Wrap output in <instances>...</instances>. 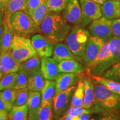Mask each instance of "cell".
<instances>
[{
	"mask_svg": "<svg viewBox=\"0 0 120 120\" xmlns=\"http://www.w3.org/2000/svg\"><path fill=\"white\" fill-rule=\"evenodd\" d=\"M71 27L59 12H49L39 26L40 34L53 45L65 40Z\"/></svg>",
	"mask_w": 120,
	"mask_h": 120,
	"instance_id": "cell-1",
	"label": "cell"
},
{
	"mask_svg": "<svg viewBox=\"0 0 120 120\" xmlns=\"http://www.w3.org/2000/svg\"><path fill=\"white\" fill-rule=\"evenodd\" d=\"M92 82L94 100L91 109L93 113H107L120 109V94L112 92L103 84L93 81Z\"/></svg>",
	"mask_w": 120,
	"mask_h": 120,
	"instance_id": "cell-2",
	"label": "cell"
},
{
	"mask_svg": "<svg viewBox=\"0 0 120 120\" xmlns=\"http://www.w3.org/2000/svg\"><path fill=\"white\" fill-rule=\"evenodd\" d=\"M10 26L15 34L27 37L39 32V27L23 11L15 12L10 19Z\"/></svg>",
	"mask_w": 120,
	"mask_h": 120,
	"instance_id": "cell-3",
	"label": "cell"
},
{
	"mask_svg": "<svg viewBox=\"0 0 120 120\" xmlns=\"http://www.w3.org/2000/svg\"><path fill=\"white\" fill-rule=\"evenodd\" d=\"M90 37V34L88 30L80 25H76L71 28L64 40L73 55L79 59H81Z\"/></svg>",
	"mask_w": 120,
	"mask_h": 120,
	"instance_id": "cell-4",
	"label": "cell"
},
{
	"mask_svg": "<svg viewBox=\"0 0 120 120\" xmlns=\"http://www.w3.org/2000/svg\"><path fill=\"white\" fill-rule=\"evenodd\" d=\"M8 52L19 64L37 55L30 39L16 34L13 37Z\"/></svg>",
	"mask_w": 120,
	"mask_h": 120,
	"instance_id": "cell-5",
	"label": "cell"
},
{
	"mask_svg": "<svg viewBox=\"0 0 120 120\" xmlns=\"http://www.w3.org/2000/svg\"><path fill=\"white\" fill-rule=\"evenodd\" d=\"M107 41L110 46L109 55L102 64L91 73L89 72L91 74L101 76L105 71L120 61V37L112 36Z\"/></svg>",
	"mask_w": 120,
	"mask_h": 120,
	"instance_id": "cell-6",
	"label": "cell"
},
{
	"mask_svg": "<svg viewBox=\"0 0 120 120\" xmlns=\"http://www.w3.org/2000/svg\"><path fill=\"white\" fill-rule=\"evenodd\" d=\"M76 87V86H72L54 96L52 101V109L53 117L56 120H60L62 117L68 109Z\"/></svg>",
	"mask_w": 120,
	"mask_h": 120,
	"instance_id": "cell-7",
	"label": "cell"
},
{
	"mask_svg": "<svg viewBox=\"0 0 120 120\" xmlns=\"http://www.w3.org/2000/svg\"><path fill=\"white\" fill-rule=\"evenodd\" d=\"M82 11V22L80 26L85 28L91 22L102 16L101 5L91 0H79Z\"/></svg>",
	"mask_w": 120,
	"mask_h": 120,
	"instance_id": "cell-8",
	"label": "cell"
},
{
	"mask_svg": "<svg viewBox=\"0 0 120 120\" xmlns=\"http://www.w3.org/2000/svg\"><path fill=\"white\" fill-rule=\"evenodd\" d=\"M112 20L102 16L89 25L88 30L90 36L98 37L106 41L112 37Z\"/></svg>",
	"mask_w": 120,
	"mask_h": 120,
	"instance_id": "cell-9",
	"label": "cell"
},
{
	"mask_svg": "<svg viewBox=\"0 0 120 120\" xmlns=\"http://www.w3.org/2000/svg\"><path fill=\"white\" fill-rule=\"evenodd\" d=\"M106 41L100 37L90 36L81 58L86 69L94 61Z\"/></svg>",
	"mask_w": 120,
	"mask_h": 120,
	"instance_id": "cell-10",
	"label": "cell"
},
{
	"mask_svg": "<svg viewBox=\"0 0 120 120\" xmlns=\"http://www.w3.org/2000/svg\"><path fill=\"white\" fill-rule=\"evenodd\" d=\"M63 17L68 23L76 26L82 22L81 8L79 0H68L63 12Z\"/></svg>",
	"mask_w": 120,
	"mask_h": 120,
	"instance_id": "cell-11",
	"label": "cell"
},
{
	"mask_svg": "<svg viewBox=\"0 0 120 120\" xmlns=\"http://www.w3.org/2000/svg\"><path fill=\"white\" fill-rule=\"evenodd\" d=\"M31 43L40 57L52 56L54 45L41 34H34L31 39Z\"/></svg>",
	"mask_w": 120,
	"mask_h": 120,
	"instance_id": "cell-12",
	"label": "cell"
},
{
	"mask_svg": "<svg viewBox=\"0 0 120 120\" xmlns=\"http://www.w3.org/2000/svg\"><path fill=\"white\" fill-rule=\"evenodd\" d=\"M81 75H76L69 73H60L58 75L56 81V90L55 94L68 89L72 86L77 84Z\"/></svg>",
	"mask_w": 120,
	"mask_h": 120,
	"instance_id": "cell-13",
	"label": "cell"
},
{
	"mask_svg": "<svg viewBox=\"0 0 120 120\" xmlns=\"http://www.w3.org/2000/svg\"><path fill=\"white\" fill-rule=\"evenodd\" d=\"M40 69L45 79L48 80H55L60 73L58 63L51 57L41 58Z\"/></svg>",
	"mask_w": 120,
	"mask_h": 120,
	"instance_id": "cell-14",
	"label": "cell"
},
{
	"mask_svg": "<svg viewBox=\"0 0 120 120\" xmlns=\"http://www.w3.org/2000/svg\"><path fill=\"white\" fill-rule=\"evenodd\" d=\"M27 0H8L5 6L2 10L4 21L10 26L11 16L16 12L23 11L26 6Z\"/></svg>",
	"mask_w": 120,
	"mask_h": 120,
	"instance_id": "cell-15",
	"label": "cell"
},
{
	"mask_svg": "<svg viewBox=\"0 0 120 120\" xmlns=\"http://www.w3.org/2000/svg\"><path fill=\"white\" fill-rule=\"evenodd\" d=\"M41 103V92L30 91L29 97L26 103L28 109V120H37Z\"/></svg>",
	"mask_w": 120,
	"mask_h": 120,
	"instance_id": "cell-16",
	"label": "cell"
},
{
	"mask_svg": "<svg viewBox=\"0 0 120 120\" xmlns=\"http://www.w3.org/2000/svg\"><path fill=\"white\" fill-rule=\"evenodd\" d=\"M84 83V97L82 107L90 109L92 108L94 100V86L91 77L86 73L82 76Z\"/></svg>",
	"mask_w": 120,
	"mask_h": 120,
	"instance_id": "cell-17",
	"label": "cell"
},
{
	"mask_svg": "<svg viewBox=\"0 0 120 120\" xmlns=\"http://www.w3.org/2000/svg\"><path fill=\"white\" fill-rule=\"evenodd\" d=\"M52 58L57 63L66 60H79L77 57L73 55L68 46L62 42H58L54 45Z\"/></svg>",
	"mask_w": 120,
	"mask_h": 120,
	"instance_id": "cell-18",
	"label": "cell"
},
{
	"mask_svg": "<svg viewBox=\"0 0 120 120\" xmlns=\"http://www.w3.org/2000/svg\"><path fill=\"white\" fill-rule=\"evenodd\" d=\"M60 73H69L81 75L85 72L83 66L77 60H66L58 63Z\"/></svg>",
	"mask_w": 120,
	"mask_h": 120,
	"instance_id": "cell-19",
	"label": "cell"
},
{
	"mask_svg": "<svg viewBox=\"0 0 120 120\" xmlns=\"http://www.w3.org/2000/svg\"><path fill=\"white\" fill-rule=\"evenodd\" d=\"M102 16L108 19L120 18V1L107 0L101 5Z\"/></svg>",
	"mask_w": 120,
	"mask_h": 120,
	"instance_id": "cell-20",
	"label": "cell"
},
{
	"mask_svg": "<svg viewBox=\"0 0 120 120\" xmlns=\"http://www.w3.org/2000/svg\"><path fill=\"white\" fill-rule=\"evenodd\" d=\"M45 82V79L40 70L28 76L27 88L30 91L41 92Z\"/></svg>",
	"mask_w": 120,
	"mask_h": 120,
	"instance_id": "cell-21",
	"label": "cell"
},
{
	"mask_svg": "<svg viewBox=\"0 0 120 120\" xmlns=\"http://www.w3.org/2000/svg\"><path fill=\"white\" fill-rule=\"evenodd\" d=\"M41 60L38 55L32 57L26 61L21 63L19 70L25 71L28 76L41 70Z\"/></svg>",
	"mask_w": 120,
	"mask_h": 120,
	"instance_id": "cell-22",
	"label": "cell"
},
{
	"mask_svg": "<svg viewBox=\"0 0 120 120\" xmlns=\"http://www.w3.org/2000/svg\"><path fill=\"white\" fill-rule=\"evenodd\" d=\"M3 23H4V32H3L1 41L0 42V53L8 51L15 36V34L12 28L4 21H3Z\"/></svg>",
	"mask_w": 120,
	"mask_h": 120,
	"instance_id": "cell-23",
	"label": "cell"
},
{
	"mask_svg": "<svg viewBox=\"0 0 120 120\" xmlns=\"http://www.w3.org/2000/svg\"><path fill=\"white\" fill-rule=\"evenodd\" d=\"M56 81L55 80L45 79V85L42 90L41 103L47 102L52 103V101L55 94Z\"/></svg>",
	"mask_w": 120,
	"mask_h": 120,
	"instance_id": "cell-24",
	"label": "cell"
},
{
	"mask_svg": "<svg viewBox=\"0 0 120 120\" xmlns=\"http://www.w3.org/2000/svg\"><path fill=\"white\" fill-rule=\"evenodd\" d=\"M85 72H86V73H87L91 77V79L93 81L103 84V85H105L106 87H107L112 92L120 95V82L115 81L109 79H106V78L103 77L101 76H96V75H92L86 71H85Z\"/></svg>",
	"mask_w": 120,
	"mask_h": 120,
	"instance_id": "cell-25",
	"label": "cell"
},
{
	"mask_svg": "<svg viewBox=\"0 0 120 120\" xmlns=\"http://www.w3.org/2000/svg\"><path fill=\"white\" fill-rule=\"evenodd\" d=\"M28 109L27 104L13 106L8 112V120H28Z\"/></svg>",
	"mask_w": 120,
	"mask_h": 120,
	"instance_id": "cell-26",
	"label": "cell"
},
{
	"mask_svg": "<svg viewBox=\"0 0 120 120\" xmlns=\"http://www.w3.org/2000/svg\"><path fill=\"white\" fill-rule=\"evenodd\" d=\"M84 88L83 81L82 79H79L73 93L70 106L82 107L84 97Z\"/></svg>",
	"mask_w": 120,
	"mask_h": 120,
	"instance_id": "cell-27",
	"label": "cell"
},
{
	"mask_svg": "<svg viewBox=\"0 0 120 120\" xmlns=\"http://www.w3.org/2000/svg\"><path fill=\"white\" fill-rule=\"evenodd\" d=\"M49 11L46 5V1L42 3L33 12L31 17L38 27L46 15L49 13Z\"/></svg>",
	"mask_w": 120,
	"mask_h": 120,
	"instance_id": "cell-28",
	"label": "cell"
},
{
	"mask_svg": "<svg viewBox=\"0 0 120 120\" xmlns=\"http://www.w3.org/2000/svg\"><path fill=\"white\" fill-rule=\"evenodd\" d=\"M53 117L52 103L47 102L41 103L37 120H52Z\"/></svg>",
	"mask_w": 120,
	"mask_h": 120,
	"instance_id": "cell-29",
	"label": "cell"
},
{
	"mask_svg": "<svg viewBox=\"0 0 120 120\" xmlns=\"http://www.w3.org/2000/svg\"><path fill=\"white\" fill-rule=\"evenodd\" d=\"M12 58L8 51L0 53V72L2 75L10 73Z\"/></svg>",
	"mask_w": 120,
	"mask_h": 120,
	"instance_id": "cell-30",
	"label": "cell"
},
{
	"mask_svg": "<svg viewBox=\"0 0 120 120\" xmlns=\"http://www.w3.org/2000/svg\"><path fill=\"white\" fill-rule=\"evenodd\" d=\"M68 0H46L49 12H60L64 11Z\"/></svg>",
	"mask_w": 120,
	"mask_h": 120,
	"instance_id": "cell-31",
	"label": "cell"
},
{
	"mask_svg": "<svg viewBox=\"0 0 120 120\" xmlns=\"http://www.w3.org/2000/svg\"><path fill=\"white\" fill-rule=\"evenodd\" d=\"M101 76L120 83V61L105 71Z\"/></svg>",
	"mask_w": 120,
	"mask_h": 120,
	"instance_id": "cell-32",
	"label": "cell"
},
{
	"mask_svg": "<svg viewBox=\"0 0 120 120\" xmlns=\"http://www.w3.org/2000/svg\"><path fill=\"white\" fill-rule=\"evenodd\" d=\"M17 72H12L3 75L0 79V91L7 88H13Z\"/></svg>",
	"mask_w": 120,
	"mask_h": 120,
	"instance_id": "cell-33",
	"label": "cell"
},
{
	"mask_svg": "<svg viewBox=\"0 0 120 120\" xmlns=\"http://www.w3.org/2000/svg\"><path fill=\"white\" fill-rule=\"evenodd\" d=\"M30 91L27 87L16 90V98L13 106H21L26 104L29 97Z\"/></svg>",
	"mask_w": 120,
	"mask_h": 120,
	"instance_id": "cell-34",
	"label": "cell"
},
{
	"mask_svg": "<svg viewBox=\"0 0 120 120\" xmlns=\"http://www.w3.org/2000/svg\"><path fill=\"white\" fill-rule=\"evenodd\" d=\"M16 93V90L14 88H7L0 91V95L3 100L11 109L14 105Z\"/></svg>",
	"mask_w": 120,
	"mask_h": 120,
	"instance_id": "cell-35",
	"label": "cell"
},
{
	"mask_svg": "<svg viewBox=\"0 0 120 120\" xmlns=\"http://www.w3.org/2000/svg\"><path fill=\"white\" fill-rule=\"evenodd\" d=\"M28 75L25 71L19 70L15 79V83L13 88L16 90L22 89L27 86Z\"/></svg>",
	"mask_w": 120,
	"mask_h": 120,
	"instance_id": "cell-36",
	"label": "cell"
},
{
	"mask_svg": "<svg viewBox=\"0 0 120 120\" xmlns=\"http://www.w3.org/2000/svg\"><path fill=\"white\" fill-rule=\"evenodd\" d=\"M92 113H94L91 109H85L82 107H71V106H70L64 115H68V116L73 117L74 116H80L83 114L90 115V114Z\"/></svg>",
	"mask_w": 120,
	"mask_h": 120,
	"instance_id": "cell-37",
	"label": "cell"
},
{
	"mask_svg": "<svg viewBox=\"0 0 120 120\" xmlns=\"http://www.w3.org/2000/svg\"><path fill=\"white\" fill-rule=\"evenodd\" d=\"M45 1H46V0H27L23 11L31 16L34 10Z\"/></svg>",
	"mask_w": 120,
	"mask_h": 120,
	"instance_id": "cell-38",
	"label": "cell"
},
{
	"mask_svg": "<svg viewBox=\"0 0 120 120\" xmlns=\"http://www.w3.org/2000/svg\"><path fill=\"white\" fill-rule=\"evenodd\" d=\"M112 36L120 37V18L112 20Z\"/></svg>",
	"mask_w": 120,
	"mask_h": 120,
	"instance_id": "cell-39",
	"label": "cell"
},
{
	"mask_svg": "<svg viewBox=\"0 0 120 120\" xmlns=\"http://www.w3.org/2000/svg\"><path fill=\"white\" fill-rule=\"evenodd\" d=\"M99 120H120V116L116 114L107 112V113L103 115Z\"/></svg>",
	"mask_w": 120,
	"mask_h": 120,
	"instance_id": "cell-40",
	"label": "cell"
},
{
	"mask_svg": "<svg viewBox=\"0 0 120 120\" xmlns=\"http://www.w3.org/2000/svg\"><path fill=\"white\" fill-rule=\"evenodd\" d=\"M11 109V108L4 102L2 97L0 95V111L9 112Z\"/></svg>",
	"mask_w": 120,
	"mask_h": 120,
	"instance_id": "cell-41",
	"label": "cell"
},
{
	"mask_svg": "<svg viewBox=\"0 0 120 120\" xmlns=\"http://www.w3.org/2000/svg\"><path fill=\"white\" fill-rule=\"evenodd\" d=\"M4 19H1L0 20V42L1 41V39H2L3 32H4Z\"/></svg>",
	"mask_w": 120,
	"mask_h": 120,
	"instance_id": "cell-42",
	"label": "cell"
},
{
	"mask_svg": "<svg viewBox=\"0 0 120 120\" xmlns=\"http://www.w3.org/2000/svg\"><path fill=\"white\" fill-rule=\"evenodd\" d=\"M80 120H90V115L88 114H83L79 116Z\"/></svg>",
	"mask_w": 120,
	"mask_h": 120,
	"instance_id": "cell-43",
	"label": "cell"
},
{
	"mask_svg": "<svg viewBox=\"0 0 120 120\" xmlns=\"http://www.w3.org/2000/svg\"><path fill=\"white\" fill-rule=\"evenodd\" d=\"M8 0H0V10H2Z\"/></svg>",
	"mask_w": 120,
	"mask_h": 120,
	"instance_id": "cell-44",
	"label": "cell"
},
{
	"mask_svg": "<svg viewBox=\"0 0 120 120\" xmlns=\"http://www.w3.org/2000/svg\"><path fill=\"white\" fill-rule=\"evenodd\" d=\"M91 1H94V2L97 3V4H100V5H102V4H104V3L106 2L107 0H91Z\"/></svg>",
	"mask_w": 120,
	"mask_h": 120,
	"instance_id": "cell-45",
	"label": "cell"
},
{
	"mask_svg": "<svg viewBox=\"0 0 120 120\" xmlns=\"http://www.w3.org/2000/svg\"><path fill=\"white\" fill-rule=\"evenodd\" d=\"M4 19V17H3V12L1 10H0V20Z\"/></svg>",
	"mask_w": 120,
	"mask_h": 120,
	"instance_id": "cell-46",
	"label": "cell"
},
{
	"mask_svg": "<svg viewBox=\"0 0 120 120\" xmlns=\"http://www.w3.org/2000/svg\"><path fill=\"white\" fill-rule=\"evenodd\" d=\"M2 76H3V75H2V73H1V72H0V79H1V78H2Z\"/></svg>",
	"mask_w": 120,
	"mask_h": 120,
	"instance_id": "cell-47",
	"label": "cell"
},
{
	"mask_svg": "<svg viewBox=\"0 0 120 120\" xmlns=\"http://www.w3.org/2000/svg\"><path fill=\"white\" fill-rule=\"evenodd\" d=\"M112 1H120V0H112Z\"/></svg>",
	"mask_w": 120,
	"mask_h": 120,
	"instance_id": "cell-48",
	"label": "cell"
},
{
	"mask_svg": "<svg viewBox=\"0 0 120 120\" xmlns=\"http://www.w3.org/2000/svg\"><path fill=\"white\" fill-rule=\"evenodd\" d=\"M93 120V119H92V120Z\"/></svg>",
	"mask_w": 120,
	"mask_h": 120,
	"instance_id": "cell-49",
	"label": "cell"
},
{
	"mask_svg": "<svg viewBox=\"0 0 120 120\" xmlns=\"http://www.w3.org/2000/svg\"></svg>",
	"mask_w": 120,
	"mask_h": 120,
	"instance_id": "cell-50",
	"label": "cell"
}]
</instances>
